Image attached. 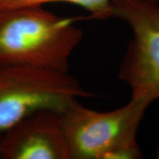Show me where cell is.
<instances>
[{
    "instance_id": "obj_1",
    "label": "cell",
    "mask_w": 159,
    "mask_h": 159,
    "mask_svg": "<svg viewBox=\"0 0 159 159\" xmlns=\"http://www.w3.org/2000/svg\"><path fill=\"white\" fill-rule=\"evenodd\" d=\"M74 21L41 6L0 10V66L68 73L70 57L83 36Z\"/></svg>"
},
{
    "instance_id": "obj_2",
    "label": "cell",
    "mask_w": 159,
    "mask_h": 159,
    "mask_svg": "<svg viewBox=\"0 0 159 159\" xmlns=\"http://www.w3.org/2000/svg\"><path fill=\"white\" fill-rule=\"evenodd\" d=\"M150 103L131 97L125 105L103 112L72 102L60 112L70 159L142 158L137 132Z\"/></svg>"
},
{
    "instance_id": "obj_3",
    "label": "cell",
    "mask_w": 159,
    "mask_h": 159,
    "mask_svg": "<svg viewBox=\"0 0 159 159\" xmlns=\"http://www.w3.org/2000/svg\"><path fill=\"white\" fill-rule=\"evenodd\" d=\"M90 96L68 73L0 66V135L36 111L61 112L74 101Z\"/></svg>"
},
{
    "instance_id": "obj_4",
    "label": "cell",
    "mask_w": 159,
    "mask_h": 159,
    "mask_svg": "<svg viewBox=\"0 0 159 159\" xmlns=\"http://www.w3.org/2000/svg\"><path fill=\"white\" fill-rule=\"evenodd\" d=\"M112 17L132 29L133 38L119 67V78L130 87L132 97L159 99V2L112 0Z\"/></svg>"
},
{
    "instance_id": "obj_5",
    "label": "cell",
    "mask_w": 159,
    "mask_h": 159,
    "mask_svg": "<svg viewBox=\"0 0 159 159\" xmlns=\"http://www.w3.org/2000/svg\"><path fill=\"white\" fill-rule=\"evenodd\" d=\"M0 158L70 159L60 112L36 111L3 133Z\"/></svg>"
},
{
    "instance_id": "obj_6",
    "label": "cell",
    "mask_w": 159,
    "mask_h": 159,
    "mask_svg": "<svg viewBox=\"0 0 159 159\" xmlns=\"http://www.w3.org/2000/svg\"><path fill=\"white\" fill-rule=\"evenodd\" d=\"M154 1L159 2V0ZM51 3H68L80 6L89 12L90 19L103 20L112 17V0H0V10L22 6H43Z\"/></svg>"
}]
</instances>
